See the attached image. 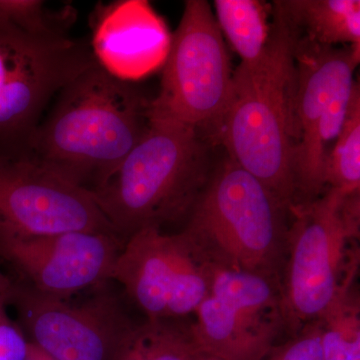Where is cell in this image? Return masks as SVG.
<instances>
[{
  "instance_id": "cell-14",
  "label": "cell",
  "mask_w": 360,
  "mask_h": 360,
  "mask_svg": "<svg viewBox=\"0 0 360 360\" xmlns=\"http://www.w3.org/2000/svg\"><path fill=\"white\" fill-rule=\"evenodd\" d=\"M300 37L323 46L360 51L359 0H281Z\"/></svg>"
},
{
  "instance_id": "cell-19",
  "label": "cell",
  "mask_w": 360,
  "mask_h": 360,
  "mask_svg": "<svg viewBox=\"0 0 360 360\" xmlns=\"http://www.w3.org/2000/svg\"><path fill=\"white\" fill-rule=\"evenodd\" d=\"M262 360H323L321 322L303 326L285 343L274 345Z\"/></svg>"
},
{
  "instance_id": "cell-22",
  "label": "cell",
  "mask_w": 360,
  "mask_h": 360,
  "mask_svg": "<svg viewBox=\"0 0 360 360\" xmlns=\"http://www.w3.org/2000/svg\"><path fill=\"white\" fill-rule=\"evenodd\" d=\"M205 360H220V359H213V357H210V356H206V359Z\"/></svg>"
},
{
  "instance_id": "cell-8",
  "label": "cell",
  "mask_w": 360,
  "mask_h": 360,
  "mask_svg": "<svg viewBox=\"0 0 360 360\" xmlns=\"http://www.w3.org/2000/svg\"><path fill=\"white\" fill-rule=\"evenodd\" d=\"M208 290L193 335L203 354L220 360H262L284 328L276 279L205 264Z\"/></svg>"
},
{
  "instance_id": "cell-18",
  "label": "cell",
  "mask_w": 360,
  "mask_h": 360,
  "mask_svg": "<svg viewBox=\"0 0 360 360\" xmlns=\"http://www.w3.org/2000/svg\"><path fill=\"white\" fill-rule=\"evenodd\" d=\"M349 309L345 298L319 321L323 360H360L359 319Z\"/></svg>"
},
{
  "instance_id": "cell-15",
  "label": "cell",
  "mask_w": 360,
  "mask_h": 360,
  "mask_svg": "<svg viewBox=\"0 0 360 360\" xmlns=\"http://www.w3.org/2000/svg\"><path fill=\"white\" fill-rule=\"evenodd\" d=\"M213 6L220 32L240 56V65H257L269 44L272 6L259 0H215Z\"/></svg>"
},
{
  "instance_id": "cell-5",
  "label": "cell",
  "mask_w": 360,
  "mask_h": 360,
  "mask_svg": "<svg viewBox=\"0 0 360 360\" xmlns=\"http://www.w3.org/2000/svg\"><path fill=\"white\" fill-rule=\"evenodd\" d=\"M290 217L281 296L284 328L295 335L347 297L348 283L340 277L348 241L359 232V193L328 188L291 208Z\"/></svg>"
},
{
  "instance_id": "cell-4",
  "label": "cell",
  "mask_w": 360,
  "mask_h": 360,
  "mask_svg": "<svg viewBox=\"0 0 360 360\" xmlns=\"http://www.w3.org/2000/svg\"><path fill=\"white\" fill-rule=\"evenodd\" d=\"M290 210L225 155L180 232L203 264L283 278Z\"/></svg>"
},
{
  "instance_id": "cell-21",
  "label": "cell",
  "mask_w": 360,
  "mask_h": 360,
  "mask_svg": "<svg viewBox=\"0 0 360 360\" xmlns=\"http://www.w3.org/2000/svg\"><path fill=\"white\" fill-rule=\"evenodd\" d=\"M26 360H56L49 356V354L40 350L39 348L30 343V350H28L27 359Z\"/></svg>"
},
{
  "instance_id": "cell-3",
  "label": "cell",
  "mask_w": 360,
  "mask_h": 360,
  "mask_svg": "<svg viewBox=\"0 0 360 360\" xmlns=\"http://www.w3.org/2000/svg\"><path fill=\"white\" fill-rule=\"evenodd\" d=\"M212 146L198 130L150 115L146 134L92 193L123 243L144 227L187 219L214 167Z\"/></svg>"
},
{
  "instance_id": "cell-12",
  "label": "cell",
  "mask_w": 360,
  "mask_h": 360,
  "mask_svg": "<svg viewBox=\"0 0 360 360\" xmlns=\"http://www.w3.org/2000/svg\"><path fill=\"white\" fill-rule=\"evenodd\" d=\"M123 241L108 232L72 231L39 238H0V258L30 290L59 300L111 278Z\"/></svg>"
},
{
  "instance_id": "cell-2",
  "label": "cell",
  "mask_w": 360,
  "mask_h": 360,
  "mask_svg": "<svg viewBox=\"0 0 360 360\" xmlns=\"http://www.w3.org/2000/svg\"><path fill=\"white\" fill-rule=\"evenodd\" d=\"M297 37L281 1H274L264 56L257 65H239L233 71L231 103L212 141L290 210L296 205Z\"/></svg>"
},
{
  "instance_id": "cell-1",
  "label": "cell",
  "mask_w": 360,
  "mask_h": 360,
  "mask_svg": "<svg viewBox=\"0 0 360 360\" xmlns=\"http://www.w3.org/2000/svg\"><path fill=\"white\" fill-rule=\"evenodd\" d=\"M56 98L23 146L40 162L92 193L146 134L153 101L96 61Z\"/></svg>"
},
{
  "instance_id": "cell-13",
  "label": "cell",
  "mask_w": 360,
  "mask_h": 360,
  "mask_svg": "<svg viewBox=\"0 0 360 360\" xmlns=\"http://www.w3.org/2000/svg\"><path fill=\"white\" fill-rule=\"evenodd\" d=\"M170 40L148 2L127 0L97 7L90 46L104 70L132 82L163 66Z\"/></svg>"
},
{
  "instance_id": "cell-10",
  "label": "cell",
  "mask_w": 360,
  "mask_h": 360,
  "mask_svg": "<svg viewBox=\"0 0 360 360\" xmlns=\"http://www.w3.org/2000/svg\"><path fill=\"white\" fill-rule=\"evenodd\" d=\"M115 281L148 321L195 314L208 290V272L181 234L144 227L123 243L113 265Z\"/></svg>"
},
{
  "instance_id": "cell-17",
  "label": "cell",
  "mask_w": 360,
  "mask_h": 360,
  "mask_svg": "<svg viewBox=\"0 0 360 360\" xmlns=\"http://www.w3.org/2000/svg\"><path fill=\"white\" fill-rule=\"evenodd\" d=\"M326 184L343 193H359L360 89L356 82L342 129L326 160Z\"/></svg>"
},
{
  "instance_id": "cell-6",
  "label": "cell",
  "mask_w": 360,
  "mask_h": 360,
  "mask_svg": "<svg viewBox=\"0 0 360 360\" xmlns=\"http://www.w3.org/2000/svg\"><path fill=\"white\" fill-rule=\"evenodd\" d=\"M232 87L233 70L212 6L205 0L186 1L150 115L198 130L213 146Z\"/></svg>"
},
{
  "instance_id": "cell-16",
  "label": "cell",
  "mask_w": 360,
  "mask_h": 360,
  "mask_svg": "<svg viewBox=\"0 0 360 360\" xmlns=\"http://www.w3.org/2000/svg\"><path fill=\"white\" fill-rule=\"evenodd\" d=\"M193 326L179 319L148 321L135 326L115 360H205Z\"/></svg>"
},
{
  "instance_id": "cell-11",
  "label": "cell",
  "mask_w": 360,
  "mask_h": 360,
  "mask_svg": "<svg viewBox=\"0 0 360 360\" xmlns=\"http://www.w3.org/2000/svg\"><path fill=\"white\" fill-rule=\"evenodd\" d=\"M7 298L18 310L28 341L56 360H115L135 326L110 292L71 303L8 279Z\"/></svg>"
},
{
  "instance_id": "cell-20",
  "label": "cell",
  "mask_w": 360,
  "mask_h": 360,
  "mask_svg": "<svg viewBox=\"0 0 360 360\" xmlns=\"http://www.w3.org/2000/svg\"><path fill=\"white\" fill-rule=\"evenodd\" d=\"M7 281L0 272V360H26L30 342L7 312Z\"/></svg>"
},
{
  "instance_id": "cell-7",
  "label": "cell",
  "mask_w": 360,
  "mask_h": 360,
  "mask_svg": "<svg viewBox=\"0 0 360 360\" xmlns=\"http://www.w3.org/2000/svg\"><path fill=\"white\" fill-rule=\"evenodd\" d=\"M68 33H39L0 14V143L25 146L52 98L96 63Z\"/></svg>"
},
{
  "instance_id": "cell-9",
  "label": "cell",
  "mask_w": 360,
  "mask_h": 360,
  "mask_svg": "<svg viewBox=\"0 0 360 360\" xmlns=\"http://www.w3.org/2000/svg\"><path fill=\"white\" fill-rule=\"evenodd\" d=\"M72 231L116 234L89 191L40 162L25 146L0 143V238Z\"/></svg>"
}]
</instances>
